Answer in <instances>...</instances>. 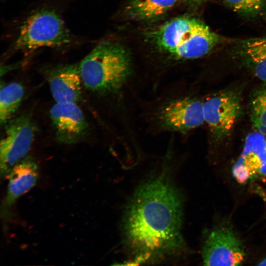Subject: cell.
Wrapping results in <instances>:
<instances>
[{"label":"cell","mask_w":266,"mask_h":266,"mask_svg":"<svg viewBox=\"0 0 266 266\" xmlns=\"http://www.w3.org/2000/svg\"><path fill=\"white\" fill-rule=\"evenodd\" d=\"M258 265H260V266H266V257L263 260H262V261H261L259 263V264H258Z\"/></svg>","instance_id":"cell-19"},{"label":"cell","mask_w":266,"mask_h":266,"mask_svg":"<svg viewBox=\"0 0 266 266\" xmlns=\"http://www.w3.org/2000/svg\"><path fill=\"white\" fill-rule=\"evenodd\" d=\"M8 175L7 190L1 210L3 216L19 198L35 186L39 177L38 166L31 157H25L12 168Z\"/></svg>","instance_id":"cell-11"},{"label":"cell","mask_w":266,"mask_h":266,"mask_svg":"<svg viewBox=\"0 0 266 266\" xmlns=\"http://www.w3.org/2000/svg\"><path fill=\"white\" fill-rule=\"evenodd\" d=\"M183 200L162 173L138 187L126 208L122 223L126 246L136 263L158 261L181 250Z\"/></svg>","instance_id":"cell-1"},{"label":"cell","mask_w":266,"mask_h":266,"mask_svg":"<svg viewBox=\"0 0 266 266\" xmlns=\"http://www.w3.org/2000/svg\"><path fill=\"white\" fill-rule=\"evenodd\" d=\"M204 122L215 141L221 142L233 131L242 113L240 89L229 88L217 92L203 101Z\"/></svg>","instance_id":"cell-5"},{"label":"cell","mask_w":266,"mask_h":266,"mask_svg":"<svg viewBox=\"0 0 266 266\" xmlns=\"http://www.w3.org/2000/svg\"><path fill=\"white\" fill-rule=\"evenodd\" d=\"M237 62L253 76L266 82V37L237 41L232 51Z\"/></svg>","instance_id":"cell-12"},{"label":"cell","mask_w":266,"mask_h":266,"mask_svg":"<svg viewBox=\"0 0 266 266\" xmlns=\"http://www.w3.org/2000/svg\"><path fill=\"white\" fill-rule=\"evenodd\" d=\"M191 3L194 4H200L203 2H205L207 0H184Z\"/></svg>","instance_id":"cell-18"},{"label":"cell","mask_w":266,"mask_h":266,"mask_svg":"<svg viewBox=\"0 0 266 266\" xmlns=\"http://www.w3.org/2000/svg\"><path fill=\"white\" fill-rule=\"evenodd\" d=\"M249 117L254 131L266 135V82L252 93Z\"/></svg>","instance_id":"cell-16"},{"label":"cell","mask_w":266,"mask_h":266,"mask_svg":"<svg viewBox=\"0 0 266 266\" xmlns=\"http://www.w3.org/2000/svg\"><path fill=\"white\" fill-rule=\"evenodd\" d=\"M249 177L266 175L265 136L254 131L246 137L242 152L236 163Z\"/></svg>","instance_id":"cell-13"},{"label":"cell","mask_w":266,"mask_h":266,"mask_svg":"<svg viewBox=\"0 0 266 266\" xmlns=\"http://www.w3.org/2000/svg\"><path fill=\"white\" fill-rule=\"evenodd\" d=\"M265 144H266V135H265Z\"/></svg>","instance_id":"cell-20"},{"label":"cell","mask_w":266,"mask_h":266,"mask_svg":"<svg viewBox=\"0 0 266 266\" xmlns=\"http://www.w3.org/2000/svg\"><path fill=\"white\" fill-rule=\"evenodd\" d=\"M177 0H130L124 9L126 16L136 21H148L163 15Z\"/></svg>","instance_id":"cell-14"},{"label":"cell","mask_w":266,"mask_h":266,"mask_svg":"<svg viewBox=\"0 0 266 266\" xmlns=\"http://www.w3.org/2000/svg\"><path fill=\"white\" fill-rule=\"evenodd\" d=\"M74 41L60 14L51 8L42 7L23 22L13 47L16 51L28 53L42 47L64 48Z\"/></svg>","instance_id":"cell-4"},{"label":"cell","mask_w":266,"mask_h":266,"mask_svg":"<svg viewBox=\"0 0 266 266\" xmlns=\"http://www.w3.org/2000/svg\"><path fill=\"white\" fill-rule=\"evenodd\" d=\"M50 116L56 139L59 143H76L88 132V122L76 103L56 102L50 109Z\"/></svg>","instance_id":"cell-9"},{"label":"cell","mask_w":266,"mask_h":266,"mask_svg":"<svg viewBox=\"0 0 266 266\" xmlns=\"http://www.w3.org/2000/svg\"><path fill=\"white\" fill-rule=\"evenodd\" d=\"M244 257L240 241L227 227H219L211 231L202 249L203 263L206 266H239Z\"/></svg>","instance_id":"cell-8"},{"label":"cell","mask_w":266,"mask_h":266,"mask_svg":"<svg viewBox=\"0 0 266 266\" xmlns=\"http://www.w3.org/2000/svg\"><path fill=\"white\" fill-rule=\"evenodd\" d=\"M46 76L56 103H78L81 100L83 82L79 65H56L47 70Z\"/></svg>","instance_id":"cell-10"},{"label":"cell","mask_w":266,"mask_h":266,"mask_svg":"<svg viewBox=\"0 0 266 266\" xmlns=\"http://www.w3.org/2000/svg\"><path fill=\"white\" fill-rule=\"evenodd\" d=\"M79 66L84 86L100 94L120 90L132 72L129 53L121 45L111 41L98 43Z\"/></svg>","instance_id":"cell-3"},{"label":"cell","mask_w":266,"mask_h":266,"mask_svg":"<svg viewBox=\"0 0 266 266\" xmlns=\"http://www.w3.org/2000/svg\"><path fill=\"white\" fill-rule=\"evenodd\" d=\"M24 88L20 83H1L0 91V122L4 125L11 120L22 101Z\"/></svg>","instance_id":"cell-15"},{"label":"cell","mask_w":266,"mask_h":266,"mask_svg":"<svg viewBox=\"0 0 266 266\" xmlns=\"http://www.w3.org/2000/svg\"><path fill=\"white\" fill-rule=\"evenodd\" d=\"M161 52L176 60H190L210 53L222 41L220 35L198 19L174 18L148 33Z\"/></svg>","instance_id":"cell-2"},{"label":"cell","mask_w":266,"mask_h":266,"mask_svg":"<svg viewBox=\"0 0 266 266\" xmlns=\"http://www.w3.org/2000/svg\"><path fill=\"white\" fill-rule=\"evenodd\" d=\"M233 11L248 19L266 16V0H222Z\"/></svg>","instance_id":"cell-17"},{"label":"cell","mask_w":266,"mask_h":266,"mask_svg":"<svg viewBox=\"0 0 266 266\" xmlns=\"http://www.w3.org/2000/svg\"><path fill=\"white\" fill-rule=\"evenodd\" d=\"M156 118L162 130L189 132L204 123L203 101L191 97L173 100L159 109Z\"/></svg>","instance_id":"cell-7"},{"label":"cell","mask_w":266,"mask_h":266,"mask_svg":"<svg viewBox=\"0 0 266 266\" xmlns=\"http://www.w3.org/2000/svg\"><path fill=\"white\" fill-rule=\"evenodd\" d=\"M4 133L0 143V171L1 178L25 158L34 136L35 126L28 114L12 118L4 125Z\"/></svg>","instance_id":"cell-6"}]
</instances>
